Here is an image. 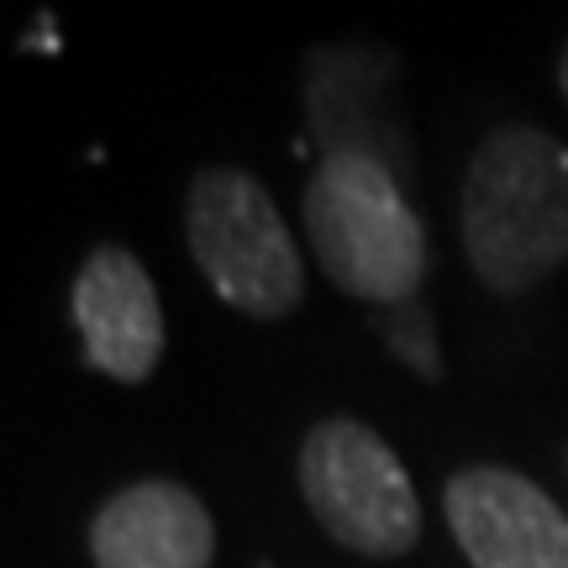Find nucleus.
<instances>
[{"instance_id":"nucleus-3","label":"nucleus","mask_w":568,"mask_h":568,"mask_svg":"<svg viewBox=\"0 0 568 568\" xmlns=\"http://www.w3.org/2000/svg\"><path fill=\"white\" fill-rule=\"evenodd\" d=\"M184 243L201 280L253 322H284L305 301L295 232L247 169L205 163L184 195Z\"/></svg>"},{"instance_id":"nucleus-9","label":"nucleus","mask_w":568,"mask_h":568,"mask_svg":"<svg viewBox=\"0 0 568 568\" xmlns=\"http://www.w3.org/2000/svg\"><path fill=\"white\" fill-rule=\"evenodd\" d=\"M374 332H385V343L395 347V358L406 368H416L422 379H443V364H437V343H432V316L426 305L406 301V305H385L374 316Z\"/></svg>"},{"instance_id":"nucleus-10","label":"nucleus","mask_w":568,"mask_h":568,"mask_svg":"<svg viewBox=\"0 0 568 568\" xmlns=\"http://www.w3.org/2000/svg\"><path fill=\"white\" fill-rule=\"evenodd\" d=\"M558 90H564V101H568V48H564V59H558Z\"/></svg>"},{"instance_id":"nucleus-7","label":"nucleus","mask_w":568,"mask_h":568,"mask_svg":"<svg viewBox=\"0 0 568 568\" xmlns=\"http://www.w3.org/2000/svg\"><path fill=\"white\" fill-rule=\"evenodd\" d=\"M216 521L195 489L174 479H138L90 516L95 568H211Z\"/></svg>"},{"instance_id":"nucleus-11","label":"nucleus","mask_w":568,"mask_h":568,"mask_svg":"<svg viewBox=\"0 0 568 568\" xmlns=\"http://www.w3.org/2000/svg\"><path fill=\"white\" fill-rule=\"evenodd\" d=\"M264 568H274V564H264Z\"/></svg>"},{"instance_id":"nucleus-8","label":"nucleus","mask_w":568,"mask_h":568,"mask_svg":"<svg viewBox=\"0 0 568 568\" xmlns=\"http://www.w3.org/2000/svg\"><path fill=\"white\" fill-rule=\"evenodd\" d=\"M395 80V59L389 53H374V48H316L305 59V105H311V132L326 142V153H368V159L385 163L389 153L400 148V132L385 111L374 105L385 101V84ZM400 174H406V159L395 153ZM389 169V163H385Z\"/></svg>"},{"instance_id":"nucleus-2","label":"nucleus","mask_w":568,"mask_h":568,"mask_svg":"<svg viewBox=\"0 0 568 568\" xmlns=\"http://www.w3.org/2000/svg\"><path fill=\"white\" fill-rule=\"evenodd\" d=\"M305 237L322 274L368 305H406L426 280V222L400 174L368 153H326L305 184Z\"/></svg>"},{"instance_id":"nucleus-6","label":"nucleus","mask_w":568,"mask_h":568,"mask_svg":"<svg viewBox=\"0 0 568 568\" xmlns=\"http://www.w3.org/2000/svg\"><path fill=\"white\" fill-rule=\"evenodd\" d=\"M74 326L84 343V364L142 385L163 358V305L153 274L122 243H101L74 274Z\"/></svg>"},{"instance_id":"nucleus-5","label":"nucleus","mask_w":568,"mask_h":568,"mask_svg":"<svg viewBox=\"0 0 568 568\" xmlns=\"http://www.w3.org/2000/svg\"><path fill=\"white\" fill-rule=\"evenodd\" d=\"M443 510L474 568H568V516L527 474L464 468L447 479Z\"/></svg>"},{"instance_id":"nucleus-4","label":"nucleus","mask_w":568,"mask_h":568,"mask_svg":"<svg viewBox=\"0 0 568 568\" xmlns=\"http://www.w3.org/2000/svg\"><path fill=\"white\" fill-rule=\"evenodd\" d=\"M301 495L337 548L358 558H406L422 537V500L406 464L374 426L332 416L305 432Z\"/></svg>"},{"instance_id":"nucleus-1","label":"nucleus","mask_w":568,"mask_h":568,"mask_svg":"<svg viewBox=\"0 0 568 568\" xmlns=\"http://www.w3.org/2000/svg\"><path fill=\"white\" fill-rule=\"evenodd\" d=\"M458 222L485 290H537L568 264V148L542 126L489 132L468 159Z\"/></svg>"}]
</instances>
